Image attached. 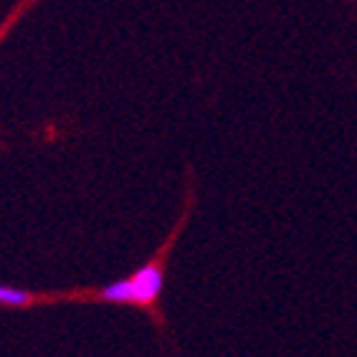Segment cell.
Segmentation results:
<instances>
[{
    "label": "cell",
    "mask_w": 357,
    "mask_h": 357,
    "mask_svg": "<svg viewBox=\"0 0 357 357\" xmlns=\"http://www.w3.org/2000/svg\"><path fill=\"white\" fill-rule=\"evenodd\" d=\"M165 289V274L160 264H147L132 276L112 282L102 289V299L112 304H152Z\"/></svg>",
    "instance_id": "1"
},
{
    "label": "cell",
    "mask_w": 357,
    "mask_h": 357,
    "mask_svg": "<svg viewBox=\"0 0 357 357\" xmlns=\"http://www.w3.org/2000/svg\"><path fill=\"white\" fill-rule=\"evenodd\" d=\"M31 302V294L23 291V289L13 287H3L0 284V304H8V307H23V304Z\"/></svg>",
    "instance_id": "2"
}]
</instances>
